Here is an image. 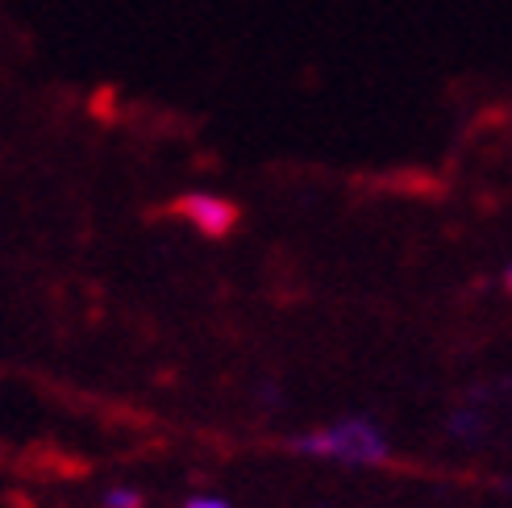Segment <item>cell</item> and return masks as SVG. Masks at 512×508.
Returning <instances> with one entry per match:
<instances>
[{"instance_id":"cell-1","label":"cell","mask_w":512,"mask_h":508,"mask_svg":"<svg viewBox=\"0 0 512 508\" xmlns=\"http://www.w3.org/2000/svg\"><path fill=\"white\" fill-rule=\"evenodd\" d=\"M288 450L309 454V459H325V463H342V467H388L392 463L388 429L363 413H350L321 429H309V434H296Z\"/></svg>"},{"instance_id":"cell-2","label":"cell","mask_w":512,"mask_h":508,"mask_svg":"<svg viewBox=\"0 0 512 508\" xmlns=\"http://www.w3.org/2000/svg\"><path fill=\"white\" fill-rule=\"evenodd\" d=\"M492 388H483V392H475V396H467L458 409L446 417V434L454 438V442H483L492 434Z\"/></svg>"},{"instance_id":"cell-3","label":"cell","mask_w":512,"mask_h":508,"mask_svg":"<svg viewBox=\"0 0 512 508\" xmlns=\"http://www.w3.org/2000/svg\"><path fill=\"white\" fill-rule=\"evenodd\" d=\"M179 213L192 217L209 238H225L238 225V209L229 205V200H217V196H184L179 200Z\"/></svg>"},{"instance_id":"cell-4","label":"cell","mask_w":512,"mask_h":508,"mask_svg":"<svg viewBox=\"0 0 512 508\" xmlns=\"http://www.w3.org/2000/svg\"><path fill=\"white\" fill-rule=\"evenodd\" d=\"M100 504L105 508H142V492L138 488H109L100 496Z\"/></svg>"},{"instance_id":"cell-5","label":"cell","mask_w":512,"mask_h":508,"mask_svg":"<svg viewBox=\"0 0 512 508\" xmlns=\"http://www.w3.org/2000/svg\"><path fill=\"white\" fill-rule=\"evenodd\" d=\"M184 508H234V504L221 500V496H192Z\"/></svg>"},{"instance_id":"cell-6","label":"cell","mask_w":512,"mask_h":508,"mask_svg":"<svg viewBox=\"0 0 512 508\" xmlns=\"http://www.w3.org/2000/svg\"><path fill=\"white\" fill-rule=\"evenodd\" d=\"M504 288H508V292H512V263H508V267H504Z\"/></svg>"},{"instance_id":"cell-7","label":"cell","mask_w":512,"mask_h":508,"mask_svg":"<svg viewBox=\"0 0 512 508\" xmlns=\"http://www.w3.org/2000/svg\"><path fill=\"white\" fill-rule=\"evenodd\" d=\"M504 488H508V492H512V479H504Z\"/></svg>"}]
</instances>
